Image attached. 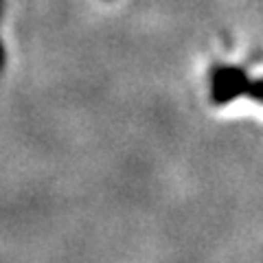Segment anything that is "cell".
Masks as SVG:
<instances>
[{
	"instance_id": "obj_3",
	"label": "cell",
	"mask_w": 263,
	"mask_h": 263,
	"mask_svg": "<svg viewBox=\"0 0 263 263\" xmlns=\"http://www.w3.org/2000/svg\"><path fill=\"white\" fill-rule=\"evenodd\" d=\"M0 62H3V42H0Z\"/></svg>"
},
{
	"instance_id": "obj_1",
	"label": "cell",
	"mask_w": 263,
	"mask_h": 263,
	"mask_svg": "<svg viewBox=\"0 0 263 263\" xmlns=\"http://www.w3.org/2000/svg\"><path fill=\"white\" fill-rule=\"evenodd\" d=\"M250 84L248 72L239 66H215L211 75V99L215 105L230 103L246 95Z\"/></svg>"
},
{
	"instance_id": "obj_2",
	"label": "cell",
	"mask_w": 263,
	"mask_h": 263,
	"mask_svg": "<svg viewBox=\"0 0 263 263\" xmlns=\"http://www.w3.org/2000/svg\"><path fill=\"white\" fill-rule=\"evenodd\" d=\"M246 95L254 99V101L263 103V79H250L248 88H246Z\"/></svg>"
}]
</instances>
